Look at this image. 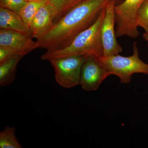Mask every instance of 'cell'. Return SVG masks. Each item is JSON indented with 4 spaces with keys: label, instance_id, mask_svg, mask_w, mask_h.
<instances>
[{
    "label": "cell",
    "instance_id": "1",
    "mask_svg": "<svg viewBox=\"0 0 148 148\" xmlns=\"http://www.w3.org/2000/svg\"><path fill=\"white\" fill-rule=\"evenodd\" d=\"M111 0H86L71 10L47 34L37 40V48L47 51L67 47L81 32L96 21Z\"/></svg>",
    "mask_w": 148,
    "mask_h": 148
},
{
    "label": "cell",
    "instance_id": "2",
    "mask_svg": "<svg viewBox=\"0 0 148 148\" xmlns=\"http://www.w3.org/2000/svg\"><path fill=\"white\" fill-rule=\"evenodd\" d=\"M106 7L101 12L95 23L78 35L70 45L59 50L47 51L41 56V60L49 61L51 58L71 56H92L97 58L103 57L101 28Z\"/></svg>",
    "mask_w": 148,
    "mask_h": 148
},
{
    "label": "cell",
    "instance_id": "3",
    "mask_svg": "<svg viewBox=\"0 0 148 148\" xmlns=\"http://www.w3.org/2000/svg\"><path fill=\"white\" fill-rule=\"evenodd\" d=\"M133 53L129 56L117 55L98 58L110 75L118 77L120 82L128 84L132 80V75L140 73L148 75V64L139 57L138 44L132 45Z\"/></svg>",
    "mask_w": 148,
    "mask_h": 148
},
{
    "label": "cell",
    "instance_id": "4",
    "mask_svg": "<svg viewBox=\"0 0 148 148\" xmlns=\"http://www.w3.org/2000/svg\"><path fill=\"white\" fill-rule=\"evenodd\" d=\"M145 0H124L114 8L116 36L136 39L140 35L137 24L138 12Z\"/></svg>",
    "mask_w": 148,
    "mask_h": 148
},
{
    "label": "cell",
    "instance_id": "5",
    "mask_svg": "<svg viewBox=\"0 0 148 148\" xmlns=\"http://www.w3.org/2000/svg\"><path fill=\"white\" fill-rule=\"evenodd\" d=\"M85 56H71L51 58L56 81L61 87L71 88L79 85L82 68Z\"/></svg>",
    "mask_w": 148,
    "mask_h": 148
},
{
    "label": "cell",
    "instance_id": "6",
    "mask_svg": "<svg viewBox=\"0 0 148 148\" xmlns=\"http://www.w3.org/2000/svg\"><path fill=\"white\" fill-rule=\"evenodd\" d=\"M115 5L116 0H111L107 4L101 26V38L104 57L117 55L122 51V48L117 41L116 36L114 13Z\"/></svg>",
    "mask_w": 148,
    "mask_h": 148
},
{
    "label": "cell",
    "instance_id": "7",
    "mask_svg": "<svg viewBox=\"0 0 148 148\" xmlns=\"http://www.w3.org/2000/svg\"><path fill=\"white\" fill-rule=\"evenodd\" d=\"M110 76L98 58L85 56L82 68L79 85L85 91H94Z\"/></svg>",
    "mask_w": 148,
    "mask_h": 148
},
{
    "label": "cell",
    "instance_id": "8",
    "mask_svg": "<svg viewBox=\"0 0 148 148\" xmlns=\"http://www.w3.org/2000/svg\"><path fill=\"white\" fill-rule=\"evenodd\" d=\"M32 35L0 29V47L7 48L27 55L37 49L36 42Z\"/></svg>",
    "mask_w": 148,
    "mask_h": 148
},
{
    "label": "cell",
    "instance_id": "9",
    "mask_svg": "<svg viewBox=\"0 0 148 148\" xmlns=\"http://www.w3.org/2000/svg\"><path fill=\"white\" fill-rule=\"evenodd\" d=\"M55 14L53 6L47 1L38 11L30 25L33 38L39 39L52 29L54 25Z\"/></svg>",
    "mask_w": 148,
    "mask_h": 148
},
{
    "label": "cell",
    "instance_id": "10",
    "mask_svg": "<svg viewBox=\"0 0 148 148\" xmlns=\"http://www.w3.org/2000/svg\"><path fill=\"white\" fill-rule=\"evenodd\" d=\"M0 29L12 30L32 35L19 13L0 7Z\"/></svg>",
    "mask_w": 148,
    "mask_h": 148
},
{
    "label": "cell",
    "instance_id": "11",
    "mask_svg": "<svg viewBox=\"0 0 148 148\" xmlns=\"http://www.w3.org/2000/svg\"><path fill=\"white\" fill-rule=\"evenodd\" d=\"M23 57L17 56L0 64L1 86H8L13 82L16 76V66Z\"/></svg>",
    "mask_w": 148,
    "mask_h": 148
},
{
    "label": "cell",
    "instance_id": "12",
    "mask_svg": "<svg viewBox=\"0 0 148 148\" xmlns=\"http://www.w3.org/2000/svg\"><path fill=\"white\" fill-rule=\"evenodd\" d=\"M86 1V0H47L53 6L55 9L54 24L72 9Z\"/></svg>",
    "mask_w": 148,
    "mask_h": 148
},
{
    "label": "cell",
    "instance_id": "13",
    "mask_svg": "<svg viewBox=\"0 0 148 148\" xmlns=\"http://www.w3.org/2000/svg\"><path fill=\"white\" fill-rule=\"evenodd\" d=\"M47 2V0H40L27 2L19 12L22 20L27 28L30 29L33 18L39 9Z\"/></svg>",
    "mask_w": 148,
    "mask_h": 148
},
{
    "label": "cell",
    "instance_id": "14",
    "mask_svg": "<svg viewBox=\"0 0 148 148\" xmlns=\"http://www.w3.org/2000/svg\"><path fill=\"white\" fill-rule=\"evenodd\" d=\"M15 128L7 126L0 132V148H21L15 135Z\"/></svg>",
    "mask_w": 148,
    "mask_h": 148
},
{
    "label": "cell",
    "instance_id": "15",
    "mask_svg": "<svg viewBox=\"0 0 148 148\" xmlns=\"http://www.w3.org/2000/svg\"><path fill=\"white\" fill-rule=\"evenodd\" d=\"M137 24L145 32H148V0H145L140 7L138 12Z\"/></svg>",
    "mask_w": 148,
    "mask_h": 148
},
{
    "label": "cell",
    "instance_id": "16",
    "mask_svg": "<svg viewBox=\"0 0 148 148\" xmlns=\"http://www.w3.org/2000/svg\"><path fill=\"white\" fill-rule=\"evenodd\" d=\"M27 3L24 0H0V6L19 13Z\"/></svg>",
    "mask_w": 148,
    "mask_h": 148
},
{
    "label": "cell",
    "instance_id": "17",
    "mask_svg": "<svg viewBox=\"0 0 148 148\" xmlns=\"http://www.w3.org/2000/svg\"><path fill=\"white\" fill-rule=\"evenodd\" d=\"M17 56H25L17 51L7 48L0 47V64Z\"/></svg>",
    "mask_w": 148,
    "mask_h": 148
},
{
    "label": "cell",
    "instance_id": "18",
    "mask_svg": "<svg viewBox=\"0 0 148 148\" xmlns=\"http://www.w3.org/2000/svg\"><path fill=\"white\" fill-rule=\"evenodd\" d=\"M143 38L147 42L148 47V32H145L143 34Z\"/></svg>",
    "mask_w": 148,
    "mask_h": 148
},
{
    "label": "cell",
    "instance_id": "19",
    "mask_svg": "<svg viewBox=\"0 0 148 148\" xmlns=\"http://www.w3.org/2000/svg\"><path fill=\"white\" fill-rule=\"evenodd\" d=\"M24 1L27 2H29L35 1H40V0H24Z\"/></svg>",
    "mask_w": 148,
    "mask_h": 148
}]
</instances>
